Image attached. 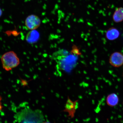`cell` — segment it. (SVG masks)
<instances>
[{"instance_id": "cell-1", "label": "cell", "mask_w": 123, "mask_h": 123, "mask_svg": "<svg viewBox=\"0 0 123 123\" xmlns=\"http://www.w3.org/2000/svg\"><path fill=\"white\" fill-rule=\"evenodd\" d=\"M14 118L18 123H42L44 120V115L41 110H33L29 108L18 112Z\"/></svg>"}, {"instance_id": "cell-2", "label": "cell", "mask_w": 123, "mask_h": 123, "mask_svg": "<svg viewBox=\"0 0 123 123\" xmlns=\"http://www.w3.org/2000/svg\"><path fill=\"white\" fill-rule=\"evenodd\" d=\"M53 57L57 62L58 68L67 72L74 68L78 61L77 55L68 52H60L53 55Z\"/></svg>"}, {"instance_id": "cell-3", "label": "cell", "mask_w": 123, "mask_h": 123, "mask_svg": "<svg viewBox=\"0 0 123 123\" xmlns=\"http://www.w3.org/2000/svg\"><path fill=\"white\" fill-rule=\"evenodd\" d=\"M3 68L6 71H10L18 67L20 61L17 54L13 51L4 53L1 58Z\"/></svg>"}, {"instance_id": "cell-4", "label": "cell", "mask_w": 123, "mask_h": 123, "mask_svg": "<svg viewBox=\"0 0 123 123\" xmlns=\"http://www.w3.org/2000/svg\"><path fill=\"white\" fill-rule=\"evenodd\" d=\"M25 24L26 26L29 30H36L41 25V19L39 17L36 15H31L26 18Z\"/></svg>"}, {"instance_id": "cell-5", "label": "cell", "mask_w": 123, "mask_h": 123, "mask_svg": "<svg viewBox=\"0 0 123 123\" xmlns=\"http://www.w3.org/2000/svg\"><path fill=\"white\" fill-rule=\"evenodd\" d=\"M109 62L113 67L119 68L123 65V55L120 52H115L111 54L109 58Z\"/></svg>"}, {"instance_id": "cell-6", "label": "cell", "mask_w": 123, "mask_h": 123, "mask_svg": "<svg viewBox=\"0 0 123 123\" xmlns=\"http://www.w3.org/2000/svg\"><path fill=\"white\" fill-rule=\"evenodd\" d=\"M78 100L74 101H72L68 97L63 111L67 112L68 115V116L71 118L74 117L75 112L77 108V105Z\"/></svg>"}, {"instance_id": "cell-7", "label": "cell", "mask_w": 123, "mask_h": 123, "mask_svg": "<svg viewBox=\"0 0 123 123\" xmlns=\"http://www.w3.org/2000/svg\"><path fill=\"white\" fill-rule=\"evenodd\" d=\"M39 37V33L37 31L31 30L27 34L26 40L29 43L34 44L38 41Z\"/></svg>"}, {"instance_id": "cell-8", "label": "cell", "mask_w": 123, "mask_h": 123, "mask_svg": "<svg viewBox=\"0 0 123 123\" xmlns=\"http://www.w3.org/2000/svg\"><path fill=\"white\" fill-rule=\"evenodd\" d=\"M120 35V32L118 29L114 27H111L107 31L105 36L108 40L112 41L117 39Z\"/></svg>"}, {"instance_id": "cell-9", "label": "cell", "mask_w": 123, "mask_h": 123, "mask_svg": "<svg viewBox=\"0 0 123 123\" xmlns=\"http://www.w3.org/2000/svg\"><path fill=\"white\" fill-rule=\"evenodd\" d=\"M119 101V97L116 93L110 94L107 97L106 103L111 107H114L117 105Z\"/></svg>"}, {"instance_id": "cell-10", "label": "cell", "mask_w": 123, "mask_h": 123, "mask_svg": "<svg viewBox=\"0 0 123 123\" xmlns=\"http://www.w3.org/2000/svg\"><path fill=\"white\" fill-rule=\"evenodd\" d=\"M113 19L114 22L119 23L123 21V8H118L115 10L113 15Z\"/></svg>"}, {"instance_id": "cell-11", "label": "cell", "mask_w": 123, "mask_h": 123, "mask_svg": "<svg viewBox=\"0 0 123 123\" xmlns=\"http://www.w3.org/2000/svg\"><path fill=\"white\" fill-rule=\"evenodd\" d=\"M2 99V98H1V95H0V111L2 110L3 108L2 102H1Z\"/></svg>"}, {"instance_id": "cell-12", "label": "cell", "mask_w": 123, "mask_h": 123, "mask_svg": "<svg viewBox=\"0 0 123 123\" xmlns=\"http://www.w3.org/2000/svg\"><path fill=\"white\" fill-rule=\"evenodd\" d=\"M3 14V11L0 8V17L2 16Z\"/></svg>"}, {"instance_id": "cell-13", "label": "cell", "mask_w": 123, "mask_h": 123, "mask_svg": "<svg viewBox=\"0 0 123 123\" xmlns=\"http://www.w3.org/2000/svg\"><path fill=\"white\" fill-rule=\"evenodd\" d=\"M42 123H51L50 122H49V121H44Z\"/></svg>"}, {"instance_id": "cell-14", "label": "cell", "mask_w": 123, "mask_h": 123, "mask_svg": "<svg viewBox=\"0 0 123 123\" xmlns=\"http://www.w3.org/2000/svg\"></svg>"}, {"instance_id": "cell-15", "label": "cell", "mask_w": 123, "mask_h": 123, "mask_svg": "<svg viewBox=\"0 0 123 123\" xmlns=\"http://www.w3.org/2000/svg\"></svg>"}]
</instances>
